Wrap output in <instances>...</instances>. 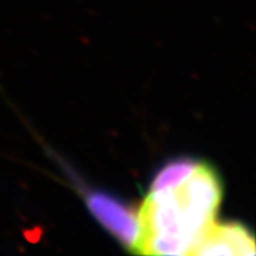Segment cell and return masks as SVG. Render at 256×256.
<instances>
[{"label":"cell","mask_w":256,"mask_h":256,"mask_svg":"<svg viewBox=\"0 0 256 256\" xmlns=\"http://www.w3.org/2000/svg\"><path fill=\"white\" fill-rule=\"evenodd\" d=\"M87 206L104 228L128 250L136 249L140 238L138 214L110 194L94 191L87 195Z\"/></svg>","instance_id":"6da1fadb"},{"label":"cell","mask_w":256,"mask_h":256,"mask_svg":"<svg viewBox=\"0 0 256 256\" xmlns=\"http://www.w3.org/2000/svg\"><path fill=\"white\" fill-rule=\"evenodd\" d=\"M198 165L200 162L192 158H178L168 162L156 172V178L150 186V192L174 190L191 176Z\"/></svg>","instance_id":"7a4b0ae2"},{"label":"cell","mask_w":256,"mask_h":256,"mask_svg":"<svg viewBox=\"0 0 256 256\" xmlns=\"http://www.w3.org/2000/svg\"><path fill=\"white\" fill-rule=\"evenodd\" d=\"M215 229L220 236L232 249L235 256L255 255V239L249 232V229L239 222H228L218 225L215 224Z\"/></svg>","instance_id":"3957f363"}]
</instances>
